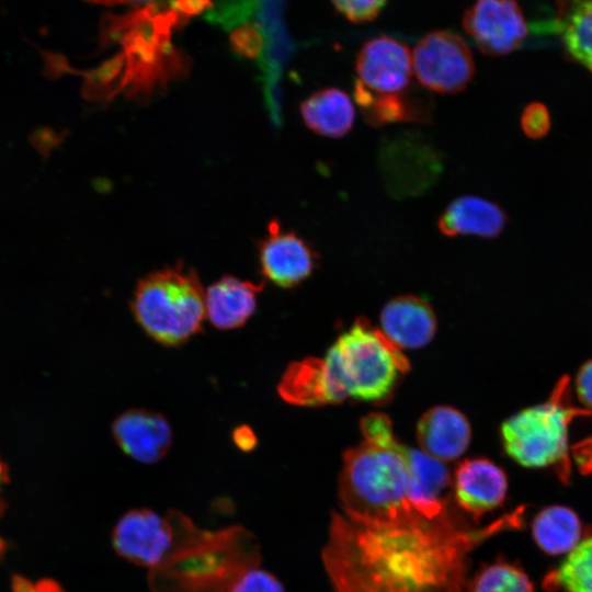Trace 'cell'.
Instances as JSON below:
<instances>
[{
  "mask_svg": "<svg viewBox=\"0 0 592 592\" xmlns=\"http://www.w3.org/2000/svg\"><path fill=\"white\" fill-rule=\"evenodd\" d=\"M521 505L479 525L451 506L434 519L419 513L368 522L333 511L321 560L332 592H465L471 553L523 526Z\"/></svg>",
  "mask_w": 592,
  "mask_h": 592,
  "instance_id": "obj_1",
  "label": "cell"
},
{
  "mask_svg": "<svg viewBox=\"0 0 592 592\" xmlns=\"http://www.w3.org/2000/svg\"><path fill=\"white\" fill-rule=\"evenodd\" d=\"M174 540L163 560L148 570L151 592H232L239 578L261 565L255 536L241 525L200 528L170 510Z\"/></svg>",
  "mask_w": 592,
  "mask_h": 592,
  "instance_id": "obj_2",
  "label": "cell"
},
{
  "mask_svg": "<svg viewBox=\"0 0 592 592\" xmlns=\"http://www.w3.org/2000/svg\"><path fill=\"white\" fill-rule=\"evenodd\" d=\"M189 19L179 9H138L103 21L102 41L122 47L106 64L130 96L146 100L187 73V58L175 49L171 38L173 30Z\"/></svg>",
  "mask_w": 592,
  "mask_h": 592,
  "instance_id": "obj_3",
  "label": "cell"
},
{
  "mask_svg": "<svg viewBox=\"0 0 592 592\" xmlns=\"http://www.w3.org/2000/svg\"><path fill=\"white\" fill-rule=\"evenodd\" d=\"M407 449L397 440L363 441L343 454L338 498L341 512L368 522H392L418 512L408 499Z\"/></svg>",
  "mask_w": 592,
  "mask_h": 592,
  "instance_id": "obj_4",
  "label": "cell"
},
{
  "mask_svg": "<svg viewBox=\"0 0 592 592\" xmlns=\"http://www.w3.org/2000/svg\"><path fill=\"white\" fill-rule=\"evenodd\" d=\"M569 385V377L562 376L545 402L519 411L501 426L503 447L513 460L527 468L550 467L563 483L571 475L569 426L577 418L592 415L572 403Z\"/></svg>",
  "mask_w": 592,
  "mask_h": 592,
  "instance_id": "obj_5",
  "label": "cell"
},
{
  "mask_svg": "<svg viewBox=\"0 0 592 592\" xmlns=\"http://www.w3.org/2000/svg\"><path fill=\"white\" fill-rule=\"evenodd\" d=\"M323 360L343 399L384 400L409 371L401 350L362 318L335 340Z\"/></svg>",
  "mask_w": 592,
  "mask_h": 592,
  "instance_id": "obj_6",
  "label": "cell"
},
{
  "mask_svg": "<svg viewBox=\"0 0 592 592\" xmlns=\"http://www.w3.org/2000/svg\"><path fill=\"white\" fill-rule=\"evenodd\" d=\"M132 310L151 339L178 346L201 331L206 318L205 292L195 270L178 263L139 280Z\"/></svg>",
  "mask_w": 592,
  "mask_h": 592,
  "instance_id": "obj_7",
  "label": "cell"
},
{
  "mask_svg": "<svg viewBox=\"0 0 592 592\" xmlns=\"http://www.w3.org/2000/svg\"><path fill=\"white\" fill-rule=\"evenodd\" d=\"M285 0H218L210 19L227 29L249 24L261 35L264 48L258 60L262 73L263 98H282L283 68L293 53L283 9Z\"/></svg>",
  "mask_w": 592,
  "mask_h": 592,
  "instance_id": "obj_8",
  "label": "cell"
},
{
  "mask_svg": "<svg viewBox=\"0 0 592 592\" xmlns=\"http://www.w3.org/2000/svg\"><path fill=\"white\" fill-rule=\"evenodd\" d=\"M412 67L419 83L441 94L464 91L475 75L473 53L457 33L434 31L414 46Z\"/></svg>",
  "mask_w": 592,
  "mask_h": 592,
  "instance_id": "obj_9",
  "label": "cell"
},
{
  "mask_svg": "<svg viewBox=\"0 0 592 592\" xmlns=\"http://www.w3.org/2000/svg\"><path fill=\"white\" fill-rule=\"evenodd\" d=\"M173 540L174 524L170 511L161 515L147 508L127 511L112 533L115 551L127 561L148 570L163 560Z\"/></svg>",
  "mask_w": 592,
  "mask_h": 592,
  "instance_id": "obj_10",
  "label": "cell"
},
{
  "mask_svg": "<svg viewBox=\"0 0 592 592\" xmlns=\"http://www.w3.org/2000/svg\"><path fill=\"white\" fill-rule=\"evenodd\" d=\"M463 27L487 56H503L526 38L527 25L516 0H476L462 20Z\"/></svg>",
  "mask_w": 592,
  "mask_h": 592,
  "instance_id": "obj_11",
  "label": "cell"
},
{
  "mask_svg": "<svg viewBox=\"0 0 592 592\" xmlns=\"http://www.w3.org/2000/svg\"><path fill=\"white\" fill-rule=\"evenodd\" d=\"M258 255L262 275L282 288L303 283L317 262L312 247L297 234L283 230L275 219L269 223L267 235L258 243Z\"/></svg>",
  "mask_w": 592,
  "mask_h": 592,
  "instance_id": "obj_12",
  "label": "cell"
},
{
  "mask_svg": "<svg viewBox=\"0 0 592 592\" xmlns=\"http://www.w3.org/2000/svg\"><path fill=\"white\" fill-rule=\"evenodd\" d=\"M357 80L374 93H398L407 90L413 73L409 47L388 35L363 44L355 59Z\"/></svg>",
  "mask_w": 592,
  "mask_h": 592,
  "instance_id": "obj_13",
  "label": "cell"
},
{
  "mask_svg": "<svg viewBox=\"0 0 592 592\" xmlns=\"http://www.w3.org/2000/svg\"><path fill=\"white\" fill-rule=\"evenodd\" d=\"M380 166L394 194L422 192L436 179L440 160L433 148L413 135H401L385 144Z\"/></svg>",
  "mask_w": 592,
  "mask_h": 592,
  "instance_id": "obj_14",
  "label": "cell"
},
{
  "mask_svg": "<svg viewBox=\"0 0 592 592\" xmlns=\"http://www.w3.org/2000/svg\"><path fill=\"white\" fill-rule=\"evenodd\" d=\"M506 491L505 473L487 458L465 459L454 473L452 492L455 505L475 524L503 504Z\"/></svg>",
  "mask_w": 592,
  "mask_h": 592,
  "instance_id": "obj_15",
  "label": "cell"
},
{
  "mask_svg": "<svg viewBox=\"0 0 592 592\" xmlns=\"http://www.w3.org/2000/svg\"><path fill=\"white\" fill-rule=\"evenodd\" d=\"M113 435L130 458L153 464L161 460L172 444V431L167 419L151 410L130 409L113 423Z\"/></svg>",
  "mask_w": 592,
  "mask_h": 592,
  "instance_id": "obj_16",
  "label": "cell"
},
{
  "mask_svg": "<svg viewBox=\"0 0 592 592\" xmlns=\"http://www.w3.org/2000/svg\"><path fill=\"white\" fill-rule=\"evenodd\" d=\"M408 499L415 512L434 519L452 505L453 477L445 465L422 451L408 448Z\"/></svg>",
  "mask_w": 592,
  "mask_h": 592,
  "instance_id": "obj_17",
  "label": "cell"
},
{
  "mask_svg": "<svg viewBox=\"0 0 592 592\" xmlns=\"http://www.w3.org/2000/svg\"><path fill=\"white\" fill-rule=\"evenodd\" d=\"M354 101L367 124L382 127L396 123L429 124L433 118V101L422 90L408 88L398 93H374L355 81Z\"/></svg>",
  "mask_w": 592,
  "mask_h": 592,
  "instance_id": "obj_18",
  "label": "cell"
},
{
  "mask_svg": "<svg viewBox=\"0 0 592 592\" xmlns=\"http://www.w3.org/2000/svg\"><path fill=\"white\" fill-rule=\"evenodd\" d=\"M383 333L400 350L426 345L436 330L431 306L419 296L403 295L389 300L380 314Z\"/></svg>",
  "mask_w": 592,
  "mask_h": 592,
  "instance_id": "obj_19",
  "label": "cell"
},
{
  "mask_svg": "<svg viewBox=\"0 0 592 592\" xmlns=\"http://www.w3.org/2000/svg\"><path fill=\"white\" fill-rule=\"evenodd\" d=\"M263 282L254 283L232 275H224L205 292V314L220 330L243 326L254 314Z\"/></svg>",
  "mask_w": 592,
  "mask_h": 592,
  "instance_id": "obj_20",
  "label": "cell"
},
{
  "mask_svg": "<svg viewBox=\"0 0 592 592\" xmlns=\"http://www.w3.org/2000/svg\"><path fill=\"white\" fill-rule=\"evenodd\" d=\"M470 435L466 417L448 406L428 410L417 426L421 451L444 463L458 458L466 451Z\"/></svg>",
  "mask_w": 592,
  "mask_h": 592,
  "instance_id": "obj_21",
  "label": "cell"
},
{
  "mask_svg": "<svg viewBox=\"0 0 592 592\" xmlns=\"http://www.w3.org/2000/svg\"><path fill=\"white\" fill-rule=\"evenodd\" d=\"M508 225V215L497 203L476 195L453 200L437 220L445 237L477 236L496 238Z\"/></svg>",
  "mask_w": 592,
  "mask_h": 592,
  "instance_id": "obj_22",
  "label": "cell"
},
{
  "mask_svg": "<svg viewBox=\"0 0 592 592\" xmlns=\"http://www.w3.org/2000/svg\"><path fill=\"white\" fill-rule=\"evenodd\" d=\"M281 398L295 406L315 407L343 401L323 358L291 363L277 386Z\"/></svg>",
  "mask_w": 592,
  "mask_h": 592,
  "instance_id": "obj_23",
  "label": "cell"
},
{
  "mask_svg": "<svg viewBox=\"0 0 592 592\" xmlns=\"http://www.w3.org/2000/svg\"><path fill=\"white\" fill-rule=\"evenodd\" d=\"M299 109L306 126L320 136L342 138L354 126L353 101L339 88L330 87L315 91L301 102Z\"/></svg>",
  "mask_w": 592,
  "mask_h": 592,
  "instance_id": "obj_24",
  "label": "cell"
},
{
  "mask_svg": "<svg viewBox=\"0 0 592 592\" xmlns=\"http://www.w3.org/2000/svg\"><path fill=\"white\" fill-rule=\"evenodd\" d=\"M554 32L567 55L592 72V0H556Z\"/></svg>",
  "mask_w": 592,
  "mask_h": 592,
  "instance_id": "obj_25",
  "label": "cell"
},
{
  "mask_svg": "<svg viewBox=\"0 0 592 592\" xmlns=\"http://www.w3.org/2000/svg\"><path fill=\"white\" fill-rule=\"evenodd\" d=\"M531 531L537 547L550 556L569 554L584 532L578 514L566 505L542 509L534 516Z\"/></svg>",
  "mask_w": 592,
  "mask_h": 592,
  "instance_id": "obj_26",
  "label": "cell"
},
{
  "mask_svg": "<svg viewBox=\"0 0 592 592\" xmlns=\"http://www.w3.org/2000/svg\"><path fill=\"white\" fill-rule=\"evenodd\" d=\"M549 592H592V526L588 527L579 544L543 579Z\"/></svg>",
  "mask_w": 592,
  "mask_h": 592,
  "instance_id": "obj_27",
  "label": "cell"
},
{
  "mask_svg": "<svg viewBox=\"0 0 592 592\" xmlns=\"http://www.w3.org/2000/svg\"><path fill=\"white\" fill-rule=\"evenodd\" d=\"M465 592H535V589L520 565L498 557L467 580Z\"/></svg>",
  "mask_w": 592,
  "mask_h": 592,
  "instance_id": "obj_28",
  "label": "cell"
},
{
  "mask_svg": "<svg viewBox=\"0 0 592 592\" xmlns=\"http://www.w3.org/2000/svg\"><path fill=\"white\" fill-rule=\"evenodd\" d=\"M232 592H286L283 583L272 572L255 566L237 581Z\"/></svg>",
  "mask_w": 592,
  "mask_h": 592,
  "instance_id": "obj_29",
  "label": "cell"
},
{
  "mask_svg": "<svg viewBox=\"0 0 592 592\" xmlns=\"http://www.w3.org/2000/svg\"><path fill=\"white\" fill-rule=\"evenodd\" d=\"M334 8L353 23L375 20L387 0H331Z\"/></svg>",
  "mask_w": 592,
  "mask_h": 592,
  "instance_id": "obj_30",
  "label": "cell"
},
{
  "mask_svg": "<svg viewBox=\"0 0 592 592\" xmlns=\"http://www.w3.org/2000/svg\"><path fill=\"white\" fill-rule=\"evenodd\" d=\"M521 127L524 134L532 139L544 137L550 128V116L547 107L540 102L530 103L521 115Z\"/></svg>",
  "mask_w": 592,
  "mask_h": 592,
  "instance_id": "obj_31",
  "label": "cell"
},
{
  "mask_svg": "<svg viewBox=\"0 0 592 592\" xmlns=\"http://www.w3.org/2000/svg\"><path fill=\"white\" fill-rule=\"evenodd\" d=\"M361 431L365 442L390 444L396 441L389 418L379 412L371 413L361 420Z\"/></svg>",
  "mask_w": 592,
  "mask_h": 592,
  "instance_id": "obj_32",
  "label": "cell"
},
{
  "mask_svg": "<svg viewBox=\"0 0 592 592\" xmlns=\"http://www.w3.org/2000/svg\"><path fill=\"white\" fill-rule=\"evenodd\" d=\"M103 5H129L138 9H182L192 14L196 0H87Z\"/></svg>",
  "mask_w": 592,
  "mask_h": 592,
  "instance_id": "obj_33",
  "label": "cell"
},
{
  "mask_svg": "<svg viewBox=\"0 0 592 592\" xmlns=\"http://www.w3.org/2000/svg\"><path fill=\"white\" fill-rule=\"evenodd\" d=\"M574 387L583 408L592 413V360L587 361L579 368Z\"/></svg>",
  "mask_w": 592,
  "mask_h": 592,
  "instance_id": "obj_34",
  "label": "cell"
},
{
  "mask_svg": "<svg viewBox=\"0 0 592 592\" xmlns=\"http://www.w3.org/2000/svg\"><path fill=\"white\" fill-rule=\"evenodd\" d=\"M571 457L583 475H592V435L570 447Z\"/></svg>",
  "mask_w": 592,
  "mask_h": 592,
  "instance_id": "obj_35",
  "label": "cell"
},
{
  "mask_svg": "<svg viewBox=\"0 0 592 592\" xmlns=\"http://www.w3.org/2000/svg\"><path fill=\"white\" fill-rule=\"evenodd\" d=\"M232 441L242 452H251L258 443L254 431L248 425L237 426L232 432Z\"/></svg>",
  "mask_w": 592,
  "mask_h": 592,
  "instance_id": "obj_36",
  "label": "cell"
},
{
  "mask_svg": "<svg viewBox=\"0 0 592 592\" xmlns=\"http://www.w3.org/2000/svg\"><path fill=\"white\" fill-rule=\"evenodd\" d=\"M29 592H61L60 588L53 581H41L31 584Z\"/></svg>",
  "mask_w": 592,
  "mask_h": 592,
  "instance_id": "obj_37",
  "label": "cell"
},
{
  "mask_svg": "<svg viewBox=\"0 0 592 592\" xmlns=\"http://www.w3.org/2000/svg\"><path fill=\"white\" fill-rule=\"evenodd\" d=\"M7 478H8L7 469H5V466H4L3 462L0 458V508L2 505V503H1V491H2V488H3L4 483H5V481H7Z\"/></svg>",
  "mask_w": 592,
  "mask_h": 592,
  "instance_id": "obj_38",
  "label": "cell"
}]
</instances>
